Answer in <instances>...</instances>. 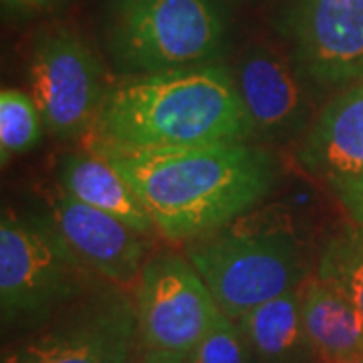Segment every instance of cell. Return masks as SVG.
I'll use <instances>...</instances> for the list:
<instances>
[{"mask_svg":"<svg viewBox=\"0 0 363 363\" xmlns=\"http://www.w3.org/2000/svg\"><path fill=\"white\" fill-rule=\"evenodd\" d=\"M138 337L135 301L111 283L33 329L4 351L2 363H128Z\"/></svg>","mask_w":363,"mask_h":363,"instance_id":"cell-6","label":"cell"},{"mask_svg":"<svg viewBox=\"0 0 363 363\" xmlns=\"http://www.w3.org/2000/svg\"><path fill=\"white\" fill-rule=\"evenodd\" d=\"M233 77L255 135L285 140L307 125V81L289 57L260 45L248 47L233 69Z\"/></svg>","mask_w":363,"mask_h":363,"instance_id":"cell-11","label":"cell"},{"mask_svg":"<svg viewBox=\"0 0 363 363\" xmlns=\"http://www.w3.org/2000/svg\"><path fill=\"white\" fill-rule=\"evenodd\" d=\"M317 277L343 293L363 315V226L350 224L325 242Z\"/></svg>","mask_w":363,"mask_h":363,"instance_id":"cell-16","label":"cell"},{"mask_svg":"<svg viewBox=\"0 0 363 363\" xmlns=\"http://www.w3.org/2000/svg\"><path fill=\"white\" fill-rule=\"evenodd\" d=\"M97 279L75 257L47 212L2 210L0 315L4 329H37L95 289Z\"/></svg>","mask_w":363,"mask_h":363,"instance_id":"cell-4","label":"cell"},{"mask_svg":"<svg viewBox=\"0 0 363 363\" xmlns=\"http://www.w3.org/2000/svg\"><path fill=\"white\" fill-rule=\"evenodd\" d=\"M30 95L45 128L57 140H79L95 125L104 104V69L97 55L71 28H49L33 40Z\"/></svg>","mask_w":363,"mask_h":363,"instance_id":"cell-7","label":"cell"},{"mask_svg":"<svg viewBox=\"0 0 363 363\" xmlns=\"http://www.w3.org/2000/svg\"><path fill=\"white\" fill-rule=\"evenodd\" d=\"M248 363H267V362H260V359H257V357H250V362Z\"/></svg>","mask_w":363,"mask_h":363,"instance_id":"cell-23","label":"cell"},{"mask_svg":"<svg viewBox=\"0 0 363 363\" xmlns=\"http://www.w3.org/2000/svg\"><path fill=\"white\" fill-rule=\"evenodd\" d=\"M279 26L309 85L341 89L363 79V0H285Z\"/></svg>","mask_w":363,"mask_h":363,"instance_id":"cell-8","label":"cell"},{"mask_svg":"<svg viewBox=\"0 0 363 363\" xmlns=\"http://www.w3.org/2000/svg\"><path fill=\"white\" fill-rule=\"evenodd\" d=\"M138 331L147 351L188 357L220 309L210 289L180 255H157L143 262L135 289Z\"/></svg>","mask_w":363,"mask_h":363,"instance_id":"cell-9","label":"cell"},{"mask_svg":"<svg viewBox=\"0 0 363 363\" xmlns=\"http://www.w3.org/2000/svg\"><path fill=\"white\" fill-rule=\"evenodd\" d=\"M252 357L267 363L313 359L303 325V285L247 311L238 321Z\"/></svg>","mask_w":363,"mask_h":363,"instance_id":"cell-15","label":"cell"},{"mask_svg":"<svg viewBox=\"0 0 363 363\" xmlns=\"http://www.w3.org/2000/svg\"><path fill=\"white\" fill-rule=\"evenodd\" d=\"M303 325L313 362L333 363L363 355V315L317 274L303 283Z\"/></svg>","mask_w":363,"mask_h":363,"instance_id":"cell-14","label":"cell"},{"mask_svg":"<svg viewBox=\"0 0 363 363\" xmlns=\"http://www.w3.org/2000/svg\"><path fill=\"white\" fill-rule=\"evenodd\" d=\"M2 11L9 16H37L59 9L65 0H0Z\"/></svg>","mask_w":363,"mask_h":363,"instance_id":"cell-20","label":"cell"},{"mask_svg":"<svg viewBox=\"0 0 363 363\" xmlns=\"http://www.w3.org/2000/svg\"><path fill=\"white\" fill-rule=\"evenodd\" d=\"M250 357L252 353L238 323L220 311L186 359L188 363H248Z\"/></svg>","mask_w":363,"mask_h":363,"instance_id":"cell-18","label":"cell"},{"mask_svg":"<svg viewBox=\"0 0 363 363\" xmlns=\"http://www.w3.org/2000/svg\"><path fill=\"white\" fill-rule=\"evenodd\" d=\"M138 363H188V359L166 351H147Z\"/></svg>","mask_w":363,"mask_h":363,"instance_id":"cell-21","label":"cell"},{"mask_svg":"<svg viewBox=\"0 0 363 363\" xmlns=\"http://www.w3.org/2000/svg\"><path fill=\"white\" fill-rule=\"evenodd\" d=\"M105 47L128 77L214 63L226 47V21L216 0H113Z\"/></svg>","mask_w":363,"mask_h":363,"instance_id":"cell-5","label":"cell"},{"mask_svg":"<svg viewBox=\"0 0 363 363\" xmlns=\"http://www.w3.org/2000/svg\"><path fill=\"white\" fill-rule=\"evenodd\" d=\"M331 188L343 208L350 212L351 220L363 226V172L353 178L331 184Z\"/></svg>","mask_w":363,"mask_h":363,"instance_id":"cell-19","label":"cell"},{"mask_svg":"<svg viewBox=\"0 0 363 363\" xmlns=\"http://www.w3.org/2000/svg\"><path fill=\"white\" fill-rule=\"evenodd\" d=\"M59 184L67 194L125 222L140 234L156 230L138 192L119 169L101 154H71L59 164Z\"/></svg>","mask_w":363,"mask_h":363,"instance_id":"cell-13","label":"cell"},{"mask_svg":"<svg viewBox=\"0 0 363 363\" xmlns=\"http://www.w3.org/2000/svg\"><path fill=\"white\" fill-rule=\"evenodd\" d=\"M89 135L95 152H142L248 142L255 131L233 69L214 61L119 83L105 93Z\"/></svg>","mask_w":363,"mask_h":363,"instance_id":"cell-2","label":"cell"},{"mask_svg":"<svg viewBox=\"0 0 363 363\" xmlns=\"http://www.w3.org/2000/svg\"><path fill=\"white\" fill-rule=\"evenodd\" d=\"M333 363H363V355H355V357H350V359H341V362Z\"/></svg>","mask_w":363,"mask_h":363,"instance_id":"cell-22","label":"cell"},{"mask_svg":"<svg viewBox=\"0 0 363 363\" xmlns=\"http://www.w3.org/2000/svg\"><path fill=\"white\" fill-rule=\"evenodd\" d=\"M186 259L204 279L218 309L233 321L303 285V252L289 222L240 216L194 238Z\"/></svg>","mask_w":363,"mask_h":363,"instance_id":"cell-3","label":"cell"},{"mask_svg":"<svg viewBox=\"0 0 363 363\" xmlns=\"http://www.w3.org/2000/svg\"><path fill=\"white\" fill-rule=\"evenodd\" d=\"M97 154L123 174L169 240H194L230 224L271 194L277 182L271 154L248 142Z\"/></svg>","mask_w":363,"mask_h":363,"instance_id":"cell-1","label":"cell"},{"mask_svg":"<svg viewBox=\"0 0 363 363\" xmlns=\"http://www.w3.org/2000/svg\"><path fill=\"white\" fill-rule=\"evenodd\" d=\"M47 214L69 248L101 281L128 285L145 262V245L138 230L125 222L89 206L57 184L47 202Z\"/></svg>","mask_w":363,"mask_h":363,"instance_id":"cell-10","label":"cell"},{"mask_svg":"<svg viewBox=\"0 0 363 363\" xmlns=\"http://www.w3.org/2000/svg\"><path fill=\"white\" fill-rule=\"evenodd\" d=\"M298 162L329 186L363 172V79L341 91L307 128Z\"/></svg>","mask_w":363,"mask_h":363,"instance_id":"cell-12","label":"cell"},{"mask_svg":"<svg viewBox=\"0 0 363 363\" xmlns=\"http://www.w3.org/2000/svg\"><path fill=\"white\" fill-rule=\"evenodd\" d=\"M47 131L33 95L21 89L0 93V162L6 166L13 157L37 147Z\"/></svg>","mask_w":363,"mask_h":363,"instance_id":"cell-17","label":"cell"}]
</instances>
